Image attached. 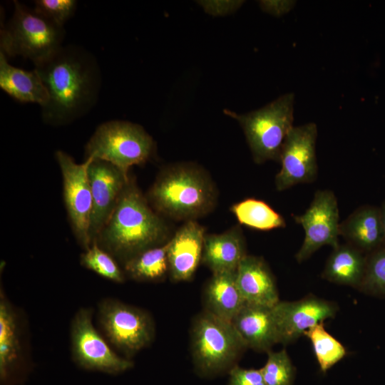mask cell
<instances>
[{
	"instance_id": "6da1fadb",
	"label": "cell",
	"mask_w": 385,
	"mask_h": 385,
	"mask_svg": "<svg viewBox=\"0 0 385 385\" xmlns=\"http://www.w3.org/2000/svg\"><path fill=\"white\" fill-rule=\"evenodd\" d=\"M48 93L41 107L45 123L58 126L72 123L96 104L101 73L95 56L85 48L67 45L35 65Z\"/></svg>"
},
{
	"instance_id": "7a4b0ae2",
	"label": "cell",
	"mask_w": 385,
	"mask_h": 385,
	"mask_svg": "<svg viewBox=\"0 0 385 385\" xmlns=\"http://www.w3.org/2000/svg\"><path fill=\"white\" fill-rule=\"evenodd\" d=\"M168 227L129 178L96 242L123 264L140 252L167 242Z\"/></svg>"
},
{
	"instance_id": "3957f363",
	"label": "cell",
	"mask_w": 385,
	"mask_h": 385,
	"mask_svg": "<svg viewBox=\"0 0 385 385\" xmlns=\"http://www.w3.org/2000/svg\"><path fill=\"white\" fill-rule=\"evenodd\" d=\"M146 198L158 213L187 222L214 209L217 190L202 168L192 163H178L159 173Z\"/></svg>"
},
{
	"instance_id": "277c9868",
	"label": "cell",
	"mask_w": 385,
	"mask_h": 385,
	"mask_svg": "<svg viewBox=\"0 0 385 385\" xmlns=\"http://www.w3.org/2000/svg\"><path fill=\"white\" fill-rule=\"evenodd\" d=\"M14 6L11 18L1 29L0 51L6 57L22 56L35 66L63 46V27L18 1Z\"/></svg>"
},
{
	"instance_id": "5b68a950",
	"label": "cell",
	"mask_w": 385,
	"mask_h": 385,
	"mask_svg": "<svg viewBox=\"0 0 385 385\" xmlns=\"http://www.w3.org/2000/svg\"><path fill=\"white\" fill-rule=\"evenodd\" d=\"M294 95L286 93L245 114L224 111L241 125L256 163L279 162L282 146L294 127Z\"/></svg>"
},
{
	"instance_id": "8992f818",
	"label": "cell",
	"mask_w": 385,
	"mask_h": 385,
	"mask_svg": "<svg viewBox=\"0 0 385 385\" xmlns=\"http://www.w3.org/2000/svg\"><path fill=\"white\" fill-rule=\"evenodd\" d=\"M246 348L231 322L205 310L194 319L191 353L200 374L212 376L230 371Z\"/></svg>"
},
{
	"instance_id": "52a82bcc",
	"label": "cell",
	"mask_w": 385,
	"mask_h": 385,
	"mask_svg": "<svg viewBox=\"0 0 385 385\" xmlns=\"http://www.w3.org/2000/svg\"><path fill=\"white\" fill-rule=\"evenodd\" d=\"M155 143L140 125L124 120L101 124L85 147L86 158L106 161L129 178L130 167L147 162L153 155Z\"/></svg>"
},
{
	"instance_id": "ba28073f",
	"label": "cell",
	"mask_w": 385,
	"mask_h": 385,
	"mask_svg": "<svg viewBox=\"0 0 385 385\" xmlns=\"http://www.w3.org/2000/svg\"><path fill=\"white\" fill-rule=\"evenodd\" d=\"M98 319L110 343L127 356L148 346L155 336L153 320L148 312L115 299L99 302Z\"/></svg>"
},
{
	"instance_id": "9c48e42d",
	"label": "cell",
	"mask_w": 385,
	"mask_h": 385,
	"mask_svg": "<svg viewBox=\"0 0 385 385\" xmlns=\"http://www.w3.org/2000/svg\"><path fill=\"white\" fill-rule=\"evenodd\" d=\"M93 311L81 308L71 324V349L73 359L81 367L109 374L130 369L133 362L117 354L93 324Z\"/></svg>"
},
{
	"instance_id": "30bf717a",
	"label": "cell",
	"mask_w": 385,
	"mask_h": 385,
	"mask_svg": "<svg viewBox=\"0 0 385 385\" xmlns=\"http://www.w3.org/2000/svg\"><path fill=\"white\" fill-rule=\"evenodd\" d=\"M55 157L63 178V199L73 232L86 250L91 245L89 228L92 193L88 170L92 158L77 163L62 150H57Z\"/></svg>"
},
{
	"instance_id": "8fae6325",
	"label": "cell",
	"mask_w": 385,
	"mask_h": 385,
	"mask_svg": "<svg viewBox=\"0 0 385 385\" xmlns=\"http://www.w3.org/2000/svg\"><path fill=\"white\" fill-rule=\"evenodd\" d=\"M317 127L314 123L293 127L282 146L281 168L275 186L282 191L301 183H309L317 176L316 140Z\"/></svg>"
},
{
	"instance_id": "7c38bea8",
	"label": "cell",
	"mask_w": 385,
	"mask_h": 385,
	"mask_svg": "<svg viewBox=\"0 0 385 385\" xmlns=\"http://www.w3.org/2000/svg\"><path fill=\"white\" fill-rule=\"evenodd\" d=\"M294 219L304 231L303 243L295 255L298 262L305 261L324 245L333 249L339 245V207L332 190H317L305 212Z\"/></svg>"
},
{
	"instance_id": "4fadbf2b",
	"label": "cell",
	"mask_w": 385,
	"mask_h": 385,
	"mask_svg": "<svg viewBox=\"0 0 385 385\" xmlns=\"http://www.w3.org/2000/svg\"><path fill=\"white\" fill-rule=\"evenodd\" d=\"M88 173L92 193L89 228L92 245L111 216L120 192L130 177L126 178L113 164L93 158Z\"/></svg>"
},
{
	"instance_id": "5bb4252c",
	"label": "cell",
	"mask_w": 385,
	"mask_h": 385,
	"mask_svg": "<svg viewBox=\"0 0 385 385\" xmlns=\"http://www.w3.org/2000/svg\"><path fill=\"white\" fill-rule=\"evenodd\" d=\"M273 309L279 343L286 344L304 335L309 328L333 318L337 307L332 302L310 296L294 302L279 301Z\"/></svg>"
},
{
	"instance_id": "9a60e30c",
	"label": "cell",
	"mask_w": 385,
	"mask_h": 385,
	"mask_svg": "<svg viewBox=\"0 0 385 385\" xmlns=\"http://www.w3.org/2000/svg\"><path fill=\"white\" fill-rule=\"evenodd\" d=\"M205 228L195 220L185 222L168 240V273L174 282L190 280L202 260Z\"/></svg>"
},
{
	"instance_id": "2e32d148",
	"label": "cell",
	"mask_w": 385,
	"mask_h": 385,
	"mask_svg": "<svg viewBox=\"0 0 385 385\" xmlns=\"http://www.w3.org/2000/svg\"><path fill=\"white\" fill-rule=\"evenodd\" d=\"M273 307L246 303L231 322L247 348L267 352L279 343Z\"/></svg>"
},
{
	"instance_id": "e0dca14e",
	"label": "cell",
	"mask_w": 385,
	"mask_h": 385,
	"mask_svg": "<svg viewBox=\"0 0 385 385\" xmlns=\"http://www.w3.org/2000/svg\"><path fill=\"white\" fill-rule=\"evenodd\" d=\"M236 280L247 304L273 307L279 302L274 277L260 257L247 255L237 268Z\"/></svg>"
},
{
	"instance_id": "ac0fdd59",
	"label": "cell",
	"mask_w": 385,
	"mask_h": 385,
	"mask_svg": "<svg viewBox=\"0 0 385 385\" xmlns=\"http://www.w3.org/2000/svg\"><path fill=\"white\" fill-rule=\"evenodd\" d=\"M0 292V375L5 381L23 363L25 351L20 314Z\"/></svg>"
},
{
	"instance_id": "d6986e66",
	"label": "cell",
	"mask_w": 385,
	"mask_h": 385,
	"mask_svg": "<svg viewBox=\"0 0 385 385\" xmlns=\"http://www.w3.org/2000/svg\"><path fill=\"white\" fill-rule=\"evenodd\" d=\"M247 255L242 230L238 226L221 233L205 234L201 262L212 273L236 271Z\"/></svg>"
},
{
	"instance_id": "ffe728a7",
	"label": "cell",
	"mask_w": 385,
	"mask_h": 385,
	"mask_svg": "<svg viewBox=\"0 0 385 385\" xmlns=\"http://www.w3.org/2000/svg\"><path fill=\"white\" fill-rule=\"evenodd\" d=\"M205 311L232 322L246 304L236 280V271L212 273L204 289Z\"/></svg>"
},
{
	"instance_id": "44dd1931",
	"label": "cell",
	"mask_w": 385,
	"mask_h": 385,
	"mask_svg": "<svg viewBox=\"0 0 385 385\" xmlns=\"http://www.w3.org/2000/svg\"><path fill=\"white\" fill-rule=\"evenodd\" d=\"M0 88L14 99L37 103L43 107L48 101L46 88L38 72L26 71L11 65L0 51Z\"/></svg>"
},
{
	"instance_id": "7402d4cb",
	"label": "cell",
	"mask_w": 385,
	"mask_h": 385,
	"mask_svg": "<svg viewBox=\"0 0 385 385\" xmlns=\"http://www.w3.org/2000/svg\"><path fill=\"white\" fill-rule=\"evenodd\" d=\"M339 234L358 250L376 247L384 240L380 210L370 206L357 209L340 224Z\"/></svg>"
},
{
	"instance_id": "603a6c76",
	"label": "cell",
	"mask_w": 385,
	"mask_h": 385,
	"mask_svg": "<svg viewBox=\"0 0 385 385\" xmlns=\"http://www.w3.org/2000/svg\"><path fill=\"white\" fill-rule=\"evenodd\" d=\"M366 266L359 250L349 244L339 245L329 255L322 277L339 284L361 286Z\"/></svg>"
},
{
	"instance_id": "cb8c5ba5",
	"label": "cell",
	"mask_w": 385,
	"mask_h": 385,
	"mask_svg": "<svg viewBox=\"0 0 385 385\" xmlns=\"http://www.w3.org/2000/svg\"><path fill=\"white\" fill-rule=\"evenodd\" d=\"M168 241L144 250L124 265V272L131 279L142 282H156L168 273Z\"/></svg>"
},
{
	"instance_id": "d4e9b609",
	"label": "cell",
	"mask_w": 385,
	"mask_h": 385,
	"mask_svg": "<svg viewBox=\"0 0 385 385\" xmlns=\"http://www.w3.org/2000/svg\"><path fill=\"white\" fill-rule=\"evenodd\" d=\"M230 210L241 225L252 229L267 231L286 226L284 217L260 200L247 198L235 203Z\"/></svg>"
},
{
	"instance_id": "484cf974",
	"label": "cell",
	"mask_w": 385,
	"mask_h": 385,
	"mask_svg": "<svg viewBox=\"0 0 385 385\" xmlns=\"http://www.w3.org/2000/svg\"><path fill=\"white\" fill-rule=\"evenodd\" d=\"M304 335L311 342L316 359L322 372H326L346 354L344 346L320 322L307 330Z\"/></svg>"
},
{
	"instance_id": "4316f807",
	"label": "cell",
	"mask_w": 385,
	"mask_h": 385,
	"mask_svg": "<svg viewBox=\"0 0 385 385\" xmlns=\"http://www.w3.org/2000/svg\"><path fill=\"white\" fill-rule=\"evenodd\" d=\"M81 265L98 275L117 283L125 279V272L120 268L115 259L102 249L96 242L81 255Z\"/></svg>"
},
{
	"instance_id": "83f0119b",
	"label": "cell",
	"mask_w": 385,
	"mask_h": 385,
	"mask_svg": "<svg viewBox=\"0 0 385 385\" xmlns=\"http://www.w3.org/2000/svg\"><path fill=\"white\" fill-rule=\"evenodd\" d=\"M267 385H292L294 368L286 349L267 351V360L260 369Z\"/></svg>"
},
{
	"instance_id": "f1b7e54d",
	"label": "cell",
	"mask_w": 385,
	"mask_h": 385,
	"mask_svg": "<svg viewBox=\"0 0 385 385\" xmlns=\"http://www.w3.org/2000/svg\"><path fill=\"white\" fill-rule=\"evenodd\" d=\"M77 6L75 0H36L34 9L57 25L64 24L73 15Z\"/></svg>"
},
{
	"instance_id": "f546056e",
	"label": "cell",
	"mask_w": 385,
	"mask_h": 385,
	"mask_svg": "<svg viewBox=\"0 0 385 385\" xmlns=\"http://www.w3.org/2000/svg\"><path fill=\"white\" fill-rule=\"evenodd\" d=\"M361 286L385 292V250L376 253L369 261Z\"/></svg>"
},
{
	"instance_id": "4dcf8cb0",
	"label": "cell",
	"mask_w": 385,
	"mask_h": 385,
	"mask_svg": "<svg viewBox=\"0 0 385 385\" xmlns=\"http://www.w3.org/2000/svg\"><path fill=\"white\" fill-rule=\"evenodd\" d=\"M229 385H267L260 369L234 366L230 371Z\"/></svg>"
},
{
	"instance_id": "1f68e13d",
	"label": "cell",
	"mask_w": 385,
	"mask_h": 385,
	"mask_svg": "<svg viewBox=\"0 0 385 385\" xmlns=\"http://www.w3.org/2000/svg\"><path fill=\"white\" fill-rule=\"evenodd\" d=\"M381 212V223H382V230H383V237L385 240V203L384 204L381 210H380Z\"/></svg>"
}]
</instances>
